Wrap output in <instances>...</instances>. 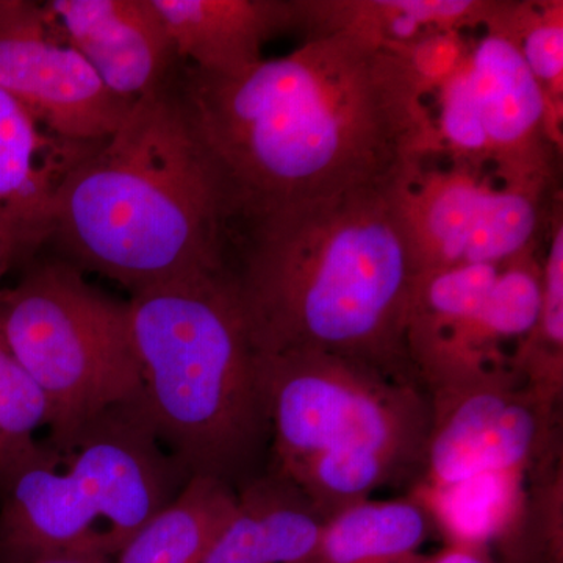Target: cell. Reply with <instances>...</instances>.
Returning a JSON list of instances; mask_svg holds the SVG:
<instances>
[{"label":"cell","instance_id":"obj_1","mask_svg":"<svg viewBox=\"0 0 563 563\" xmlns=\"http://www.w3.org/2000/svg\"><path fill=\"white\" fill-rule=\"evenodd\" d=\"M192 128L224 185L232 229L276 211L398 181L442 151L429 88L406 52L352 31L318 33L236 74L184 63Z\"/></svg>","mask_w":563,"mask_h":563},{"label":"cell","instance_id":"obj_2","mask_svg":"<svg viewBox=\"0 0 563 563\" xmlns=\"http://www.w3.org/2000/svg\"><path fill=\"white\" fill-rule=\"evenodd\" d=\"M393 187L302 203L232 232L228 255L239 257L225 268L258 354L324 352L421 385L406 347L418 273Z\"/></svg>","mask_w":563,"mask_h":563},{"label":"cell","instance_id":"obj_3","mask_svg":"<svg viewBox=\"0 0 563 563\" xmlns=\"http://www.w3.org/2000/svg\"><path fill=\"white\" fill-rule=\"evenodd\" d=\"M231 229L224 185L176 77L133 103L121 128L69 169L49 239L80 272L135 292L221 272Z\"/></svg>","mask_w":563,"mask_h":563},{"label":"cell","instance_id":"obj_4","mask_svg":"<svg viewBox=\"0 0 563 563\" xmlns=\"http://www.w3.org/2000/svg\"><path fill=\"white\" fill-rule=\"evenodd\" d=\"M144 409L190 476L236 492L268 465L269 421L242 301L228 268L132 292Z\"/></svg>","mask_w":563,"mask_h":563},{"label":"cell","instance_id":"obj_5","mask_svg":"<svg viewBox=\"0 0 563 563\" xmlns=\"http://www.w3.org/2000/svg\"><path fill=\"white\" fill-rule=\"evenodd\" d=\"M269 421L266 470L325 518L420 479L431 404L420 384L318 351L258 354Z\"/></svg>","mask_w":563,"mask_h":563},{"label":"cell","instance_id":"obj_6","mask_svg":"<svg viewBox=\"0 0 563 563\" xmlns=\"http://www.w3.org/2000/svg\"><path fill=\"white\" fill-rule=\"evenodd\" d=\"M191 479L155 435L143 399L111 407L65 446L40 454L0 488L5 563L68 551L114 558Z\"/></svg>","mask_w":563,"mask_h":563},{"label":"cell","instance_id":"obj_7","mask_svg":"<svg viewBox=\"0 0 563 563\" xmlns=\"http://www.w3.org/2000/svg\"><path fill=\"white\" fill-rule=\"evenodd\" d=\"M0 340L46 396L51 446L143 395L129 302L69 262L38 263L0 291Z\"/></svg>","mask_w":563,"mask_h":563},{"label":"cell","instance_id":"obj_8","mask_svg":"<svg viewBox=\"0 0 563 563\" xmlns=\"http://www.w3.org/2000/svg\"><path fill=\"white\" fill-rule=\"evenodd\" d=\"M554 191L499 179L443 151L417 158L393 187L418 277L537 252L558 207Z\"/></svg>","mask_w":563,"mask_h":563},{"label":"cell","instance_id":"obj_9","mask_svg":"<svg viewBox=\"0 0 563 563\" xmlns=\"http://www.w3.org/2000/svg\"><path fill=\"white\" fill-rule=\"evenodd\" d=\"M426 393L431 428L415 495L481 479L526 483L562 461V410L532 395L512 366L468 374Z\"/></svg>","mask_w":563,"mask_h":563},{"label":"cell","instance_id":"obj_10","mask_svg":"<svg viewBox=\"0 0 563 563\" xmlns=\"http://www.w3.org/2000/svg\"><path fill=\"white\" fill-rule=\"evenodd\" d=\"M57 32L41 3L0 0V90L52 135L102 143L121 128L135 102L107 90Z\"/></svg>","mask_w":563,"mask_h":563},{"label":"cell","instance_id":"obj_11","mask_svg":"<svg viewBox=\"0 0 563 563\" xmlns=\"http://www.w3.org/2000/svg\"><path fill=\"white\" fill-rule=\"evenodd\" d=\"M510 10L512 3L499 2L459 68L483 131L487 168L512 184L558 185L561 121L525 62Z\"/></svg>","mask_w":563,"mask_h":563},{"label":"cell","instance_id":"obj_12","mask_svg":"<svg viewBox=\"0 0 563 563\" xmlns=\"http://www.w3.org/2000/svg\"><path fill=\"white\" fill-rule=\"evenodd\" d=\"M63 38L128 102L161 90L184 65L152 0H51Z\"/></svg>","mask_w":563,"mask_h":563},{"label":"cell","instance_id":"obj_13","mask_svg":"<svg viewBox=\"0 0 563 563\" xmlns=\"http://www.w3.org/2000/svg\"><path fill=\"white\" fill-rule=\"evenodd\" d=\"M98 144L52 135L0 90V229L16 233L33 250L49 240L62 180Z\"/></svg>","mask_w":563,"mask_h":563},{"label":"cell","instance_id":"obj_14","mask_svg":"<svg viewBox=\"0 0 563 563\" xmlns=\"http://www.w3.org/2000/svg\"><path fill=\"white\" fill-rule=\"evenodd\" d=\"M181 60L213 74H236L262 60L265 41L299 27L298 2L152 0Z\"/></svg>","mask_w":563,"mask_h":563},{"label":"cell","instance_id":"obj_15","mask_svg":"<svg viewBox=\"0 0 563 563\" xmlns=\"http://www.w3.org/2000/svg\"><path fill=\"white\" fill-rule=\"evenodd\" d=\"M324 521L295 484L265 470L240 488L202 563H309Z\"/></svg>","mask_w":563,"mask_h":563},{"label":"cell","instance_id":"obj_16","mask_svg":"<svg viewBox=\"0 0 563 563\" xmlns=\"http://www.w3.org/2000/svg\"><path fill=\"white\" fill-rule=\"evenodd\" d=\"M435 529L417 495L363 499L325 518L309 563H409Z\"/></svg>","mask_w":563,"mask_h":563},{"label":"cell","instance_id":"obj_17","mask_svg":"<svg viewBox=\"0 0 563 563\" xmlns=\"http://www.w3.org/2000/svg\"><path fill=\"white\" fill-rule=\"evenodd\" d=\"M239 492L192 476L184 490L114 555V563H202L235 510Z\"/></svg>","mask_w":563,"mask_h":563},{"label":"cell","instance_id":"obj_18","mask_svg":"<svg viewBox=\"0 0 563 563\" xmlns=\"http://www.w3.org/2000/svg\"><path fill=\"white\" fill-rule=\"evenodd\" d=\"M542 262V302L528 336L515 347L510 366L540 401L561 410L563 398V224L561 207L551 217Z\"/></svg>","mask_w":563,"mask_h":563},{"label":"cell","instance_id":"obj_19","mask_svg":"<svg viewBox=\"0 0 563 563\" xmlns=\"http://www.w3.org/2000/svg\"><path fill=\"white\" fill-rule=\"evenodd\" d=\"M495 543L503 563H563V461L528 477Z\"/></svg>","mask_w":563,"mask_h":563},{"label":"cell","instance_id":"obj_20","mask_svg":"<svg viewBox=\"0 0 563 563\" xmlns=\"http://www.w3.org/2000/svg\"><path fill=\"white\" fill-rule=\"evenodd\" d=\"M47 422L46 396L0 340V488L40 454Z\"/></svg>","mask_w":563,"mask_h":563},{"label":"cell","instance_id":"obj_21","mask_svg":"<svg viewBox=\"0 0 563 563\" xmlns=\"http://www.w3.org/2000/svg\"><path fill=\"white\" fill-rule=\"evenodd\" d=\"M563 3H512L510 22L525 62L539 81L554 117L562 118Z\"/></svg>","mask_w":563,"mask_h":563},{"label":"cell","instance_id":"obj_22","mask_svg":"<svg viewBox=\"0 0 563 563\" xmlns=\"http://www.w3.org/2000/svg\"><path fill=\"white\" fill-rule=\"evenodd\" d=\"M409 563H503L483 544L448 542L433 554H417Z\"/></svg>","mask_w":563,"mask_h":563},{"label":"cell","instance_id":"obj_23","mask_svg":"<svg viewBox=\"0 0 563 563\" xmlns=\"http://www.w3.org/2000/svg\"><path fill=\"white\" fill-rule=\"evenodd\" d=\"M33 247L16 233L0 229V279L21 257L31 254Z\"/></svg>","mask_w":563,"mask_h":563},{"label":"cell","instance_id":"obj_24","mask_svg":"<svg viewBox=\"0 0 563 563\" xmlns=\"http://www.w3.org/2000/svg\"><path fill=\"white\" fill-rule=\"evenodd\" d=\"M18 563H114V558L102 551L84 550L44 555V558Z\"/></svg>","mask_w":563,"mask_h":563}]
</instances>
